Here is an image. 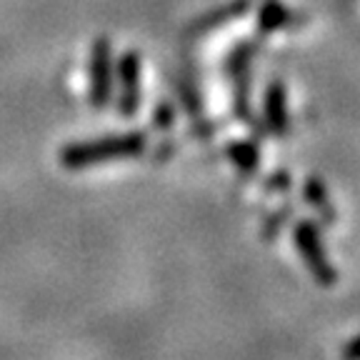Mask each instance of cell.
I'll list each match as a JSON object with an SVG mask.
<instances>
[{
	"instance_id": "obj_1",
	"label": "cell",
	"mask_w": 360,
	"mask_h": 360,
	"mask_svg": "<svg viewBox=\"0 0 360 360\" xmlns=\"http://www.w3.org/2000/svg\"><path fill=\"white\" fill-rule=\"evenodd\" d=\"M146 133H123L108 135L101 141L88 143H70L60 150V165L70 170L90 168L98 163H110L118 158H133L146 148Z\"/></svg>"
},
{
	"instance_id": "obj_2",
	"label": "cell",
	"mask_w": 360,
	"mask_h": 360,
	"mask_svg": "<svg viewBox=\"0 0 360 360\" xmlns=\"http://www.w3.org/2000/svg\"><path fill=\"white\" fill-rule=\"evenodd\" d=\"M292 243L298 248L300 258H303L305 268H308V273L313 276V281L323 288L335 285L338 273L330 265V260H328V253L321 243V233H318L315 223L300 220V223L292 228Z\"/></svg>"
},
{
	"instance_id": "obj_11",
	"label": "cell",
	"mask_w": 360,
	"mask_h": 360,
	"mask_svg": "<svg viewBox=\"0 0 360 360\" xmlns=\"http://www.w3.org/2000/svg\"><path fill=\"white\" fill-rule=\"evenodd\" d=\"M270 180H273V183H270V188H278V191H288V186H290L288 173H276Z\"/></svg>"
},
{
	"instance_id": "obj_6",
	"label": "cell",
	"mask_w": 360,
	"mask_h": 360,
	"mask_svg": "<svg viewBox=\"0 0 360 360\" xmlns=\"http://www.w3.org/2000/svg\"><path fill=\"white\" fill-rule=\"evenodd\" d=\"M303 193H305V200L313 205L318 213H321V218L326 220L328 225L335 223V210H333L330 200H328V191L326 186H323L318 178H308L305 180V186H303Z\"/></svg>"
},
{
	"instance_id": "obj_7",
	"label": "cell",
	"mask_w": 360,
	"mask_h": 360,
	"mask_svg": "<svg viewBox=\"0 0 360 360\" xmlns=\"http://www.w3.org/2000/svg\"><path fill=\"white\" fill-rule=\"evenodd\" d=\"M225 153H228V158H231L233 165H236L240 173H250V170H255V165H258V148H255L253 143H245V141L231 143Z\"/></svg>"
},
{
	"instance_id": "obj_4",
	"label": "cell",
	"mask_w": 360,
	"mask_h": 360,
	"mask_svg": "<svg viewBox=\"0 0 360 360\" xmlns=\"http://www.w3.org/2000/svg\"><path fill=\"white\" fill-rule=\"evenodd\" d=\"M120 78V101L118 110L123 115H133L141 105V58L135 53H125L118 63Z\"/></svg>"
},
{
	"instance_id": "obj_9",
	"label": "cell",
	"mask_w": 360,
	"mask_h": 360,
	"mask_svg": "<svg viewBox=\"0 0 360 360\" xmlns=\"http://www.w3.org/2000/svg\"><path fill=\"white\" fill-rule=\"evenodd\" d=\"M153 123H155V128H170V123H173V110H170V105H158L155 115H153Z\"/></svg>"
},
{
	"instance_id": "obj_5",
	"label": "cell",
	"mask_w": 360,
	"mask_h": 360,
	"mask_svg": "<svg viewBox=\"0 0 360 360\" xmlns=\"http://www.w3.org/2000/svg\"><path fill=\"white\" fill-rule=\"evenodd\" d=\"M265 125L276 135H283L288 130V105L283 83H273L265 93Z\"/></svg>"
},
{
	"instance_id": "obj_10",
	"label": "cell",
	"mask_w": 360,
	"mask_h": 360,
	"mask_svg": "<svg viewBox=\"0 0 360 360\" xmlns=\"http://www.w3.org/2000/svg\"><path fill=\"white\" fill-rule=\"evenodd\" d=\"M343 360H360V335H355L350 343H345V348L340 350Z\"/></svg>"
},
{
	"instance_id": "obj_3",
	"label": "cell",
	"mask_w": 360,
	"mask_h": 360,
	"mask_svg": "<svg viewBox=\"0 0 360 360\" xmlns=\"http://www.w3.org/2000/svg\"><path fill=\"white\" fill-rule=\"evenodd\" d=\"M110 43L108 38H98L90 53V103L96 108H105L110 103Z\"/></svg>"
},
{
	"instance_id": "obj_8",
	"label": "cell",
	"mask_w": 360,
	"mask_h": 360,
	"mask_svg": "<svg viewBox=\"0 0 360 360\" xmlns=\"http://www.w3.org/2000/svg\"><path fill=\"white\" fill-rule=\"evenodd\" d=\"M285 11H283L281 6H273V3H270V6H265V11H263V28L265 30H273V28H281L283 22H285Z\"/></svg>"
}]
</instances>
